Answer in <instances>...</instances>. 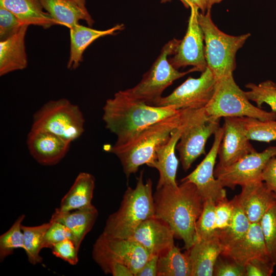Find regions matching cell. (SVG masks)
Returning a JSON list of instances; mask_svg holds the SVG:
<instances>
[{"label": "cell", "instance_id": "6da1fadb", "mask_svg": "<svg viewBox=\"0 0 276 276\" xmlns=\"http://www.w3.org/2000/svg\"><path fill=\"white\" fill-rule=\"evenodd\" d=\"M181 182L176 187L165 185L156 189L153 195L155 217L169 225L188 250L195 243L196 223L204 200L194 184Z\"/></svg>", "mask_w": 276, "mask_h": 276}, {"label": "cell", "instance_id": "7dc6e473", "mask_svg": "<svg viewBox=\"0 0 276 276\" xmlns=\"http://www.w3.org/2000/svg\"><path fill=\"white\" fill-rule=\"evenodd\" d=\"M222 0H206L207 10H211L212 7L215 4L220 3Z\"/></svg>", "mask_w": 276, "mask_h": 276}, {"label": "cell", "instance_id": "2e32d148", "mask_svg": "<svg viewBox=\"0 0 276 276\" xmlns=\"http://www.w3.org/2000/svg\"><path fill=\"white\" fill-rule=\"evenodd\" d=\"M174 237L169 225L154 216L142 222L129 238L141 244L150 255L159 256L175 245Z\"/></svg>", "mask_w": 276, "mask_h": 276}, {"label": "cell", "instance_id": "f907efd6", "mask_svg": "<svg viewBox=\"0 0 276 276\" xmlns=\"http://www.w3.org/2000/svg\"><path fill=\"white\" fill-rule=\"evenodd\" d=\"M274 196H275V199H276V195H275V194Z\"/></svg>", "mask_w": 276, "mask_h": 276}, {"label": "cell", "instance_id": "f546056e", "mask_svg": "<svg viewBox=\"0 0 276 276\" xmlns=\"http://www.w3.org/2000/svg\"><path fill=\"white\" fill-rule=\"evenodd\" d=\"M233 199L234 211L229 225L225 229L217 230V234L223 250L243 237L251 225L236 198L234 197Z\"/></svg>", "mask_w": 276, "mask_h": 276}, {"label": "cell", "instance_id": "60d3db41", "mask_svg": "<svg viewBox=\"0 0 276 276\" xmlns=\"http://www.w3.org/2000/svg\"><path fill=\"white\" fill-rule=\"evenodd\" d=\"M227 259L224 260L220 257V255L219 256L214 265L213 275L246 276L244 267L228 258Z\"/></svg>", "mask_w": 276, "mask_h": 276}, {"label": "cell", "instance_id": "7bdbcfd3", "mask_svg": "<svg viewBox=\"0 0 276 276\" xmlns=\"http://www.w3.org/2000/svg\"><path fill=\"white\" fill-rule=\"evenodd\" d=\"M262 180L276 195V158H270L266 164L262 174Z\"/></svg>", "mask_w": 276, "mask_h": 276}, {"label": "cell", "instance_id": "cb8c5ba5", "mask_svg": "<svg viewBox=\"0 0 276 276\" xmlns=\"http://www.w3.org/2000/svg\"><path fill=\"white\" fill-rule=\"evenodd\" d=\"M102 234L111 251L131 270L134 276L153 256L141 244L131 239L111 238Z\"/></svg>", "mask_w": 276, "mask_h": 276}, {"label": "cell", "instance_id": "f35d334b", "mask_svg": "<svg viewBox=\"0 0 276 276\" xmlns=\"http://www.w3.org/2000/svg\"><path fill=\"white\" fill-rule=\"evenodd\" d=\"M51 250L54 256L70 265H76L78 262L79 250L70 239H66L55 244Z\"/></svg>", "mask_w": 276, "mask_h": 276}, {"label": "cell", "instance_id": "b9f144b4", "mask_svg": "<svg viewBox=\"0 0 276 276\" xmlns=\"http://www.w3.org/2000/svg\"><path fill=\"white\" fill-rule=\"evenodd\" d=\"M275 265L269 258L254 259L244 267L246 276H270Z\"/></svg>", "mask_w": 276, "mask_h": 276}, {"label": "cell", "instance_id": "836d02e7", "mask_svg": "<svg viewBox=\"0 0 276 276\" xmlns=\"http://www.w3.org/2000/svg\"><path fill=\"white\" fill-rule=\"evenodd\" d=\"M215 207L213 201L204 200L203 210L196 223L195 241L209 239L217 235Z\"/></svg>", "mask_w": 276, "mask_h": 276}, {"label": "cell", "instance_id": "8fae6325", "mask_svg": "<svg viewBox=\"0 0 276 276\" xmlns=\"http://www.w3.org/2000/svg\"><path fill=\"white\" fill-rule=\"evenodd\" d=\"M276 156V146H270L262 151H255L233 164L223 167L217 166L214 176L223 187L234 189L237 185L262 180L263 170L268 161Z\"/></svg>", "mask_w": 276, "mask_h": 276}, {"label": "cell", "instance_id": "ba28073f", "mask_svg": "<svg viewBox=\"0 0 276 276\" xmlns=\"http://www.w3.org/2000/svg\"><path fill=\"white\" fill-rule=\"evenodd\" d=\"M84 123L79 107L62 98L49 101L38 109L31 129L49 132L72 143L84 132Z\"/></svg>", "mask_w": 276, "mask_h": 276}, {"label": "cell", "instance_id": "ffe728a7", "mask_svg": "<svg viewBox=\"0 0 276 276\" xmlns=\"http://www.w3.org/2000/svg\"><path fill=\"white\" fill-rule=\"evenodd\" d=\"M124 28L123 24H118L107 30H98L79 24L70 29V52L67 68L75 70L79 66L85 50L95 40L102 37L113 35Z\"/></svg>", "mask_w": 276, "mask_h": 276}, {"label": "cell", "instance_id": "d6a6232c", "mask_svg": "<svg viewBox=\"0 0 276 276\" xmlns=\"http://www.w3.org/2000/svg\"><path fill=\"white\" fill-rule=\"evenodd\" d=\"M25 217L19 216L11 227L0 236V261L12 255L17 248L24 249V239L21 226Z\"/></svg>", "mask_w": 276, "mask_h": 276}, {"label": "cell", "instance_id": "5b68a950", "mask_svg": "<svg viewBox=\"0 0 276 276\" xmlns=\"http://www.w3.org/2000/svg\"><path fill=\"white\" fill-rule=\"evenodd\" d=\"M198 19L204 36L207 67L216 80L233 74L236 67V53L250 36V33L233 36L224 33L212 20L211 10L206 13L199 12Z\"/></svg>", "mask_w": 276, "mask_h": 276}, {"label": "cell", "instance_id": "484cf974", "mask_svg": "<svg viewBox=\"0 0 276 276\" xmlns=\"http://www.w3.org/2000/svg\"><path fill=\"white\" fill-rule=\"evenodd\" d=\"M43 8L57 25L69 29L84 20L89 26L94 21L87 10L82 8L76 0H40Z\"/></svg>", "mask_w": 276, "mask_h": 276}, {"label": "cell", "instance_id": "f1b7e54d", "mask_svg": "<svg viewBox=\"0 0 276 276\" xmlns=\"http://www.w3.org/2000/svg\"><path fill=\"white\" fill-rule=\"evenodd\" d=\"M92 257L106 274L113 276H134L131 270L121 263L111 251L102 233L94 243Z\"/></svg>", "mask_w": 276, "mask_h": 276}, {"label": "cell", "instance_id": "ac0fdd59", "mask_svg": "<svg viewBox=\"0 0 276 276\" xmlns=\"http://www.w3.org/2000/svg\"><path fill=\"white\" fill-rule=\"evenodd\" d=\"M240 194L235 197L251 223L260 221L276 200L275 194L263 181L241 186Z\"/></svg>", "mask_w": 276, "mask_h": 276}, {"label": "cell", "instance_id": "4fadbf2b", "mask_svg": "<svg viewBox=\"0 0 276 276\" xmlns=\"http://www.w3.org/2000/svg\"><path fill=\"white\" fill-rule=\"evenodd\" d=\"M199 9L191 8V13L186 34L180 40L174 56L169 59L176 69L191 65L196 72H202L207 67L204 55V36L199 24Z\"/></svg>", "mask_w": 276, "mask_h": 276}, {"label": "cell", "instance_id": "7a4b0ae2", "mask_svg": "<svg viewBox=\"0 0 276 276\" xmlns=\"http://www.w3.org/2000/svg\"><path fill=\"white\" fill-rule=\"evenodd\" d=\"M179 110L171 106L149 105L131 98L125 90H120L106 101L102 119L106 128L117 136L114 144L122 145L144 128Z\"/></svg>", "mask_w": 276, "mask_h": 276}, {"label": "cell", "instance_id": "f6af8a7d", "mask_svg": "<svg viewBox=\"0 0 276 276\" xmlns=\"http://www.w3.org/2000/svg\"><path fill=\"white\" fill-rule=\"evenodd\" d=\"M193 6L198 8L202 13H205L207 10L206 0H191Z\"/></svg>", "mask_w": 276, "mask_h": 276}, {"label": "cell", "instance_id": "3957f363", "mask_svg": "<svg viewBox=\"0 0 276 276\" xmlns=\"http://www.w3.org/2000/svg\"><path fill=\"white\" fill-rule=\"evenodd\" d=\"M185 109L144 128L129 142L122 145H108L104 150L119 159L128 179L144 164L151 167L158 148L169 139L172 132L182 123Z\"/></svg>", "mask_w": 276, "mask_h": 276}, {"label": "cell", "instance_id": "d6986e66", "mask_svg": "<svg viewBox=\"0 0 276 276\" xmlns=\"http://www.w3.org/2000/svg\"><path fill=\"white\" fill-rule=\"evenodd\" d=\"M185 114L186 109L181 124L172 132L168 141L160 146L156 151V159L151 167L159 172L156 189L165 185L178 186L176 177L179 161L175 152L183 128Z\"/></svg>", "mask_w": 276, "mask_h": 276}, {"label": "cell", "instance_id": "8992f818", "mask_svg": "<svg viewBox=\"0 0 276 276\" xmlns=\"http://www.w3.org/2000/svg\"><path fill=\"white\" fill-rule=\"evenodd\" d=\"M180 40L173 38L166 43L140 82L133 87L124 90L125 93L135 100L155 106L165 89L174 81L196 72L194 67L186 72H179L170 62L169 57L175 54Z\"/></svg>", "mask_w": 276, "mask_h": 276}, {"label": "cell", "instance_id": "44dd1931", "mask_svg": "<svg viewBox=\"0 0 276 276\" xmlns=\"http://www.w3.org/2000/svg\"><path fill=\"white\" fill-rule=\"evenodd\" d=\"M223 248L217 234L212 238L198 240L188 251L191 265V276L213 275L215 263Z\"/></svg>", "mask_w": 276, "mask_h": 276}, {"label": "cell", "instance_id": "83f0119b", "mask_svg": "<svg viewBox=\"0 0 276 276\" xmlns=\"http://www.w3.org/2000/svg\"><path fill=\"white\" fill-rule=\"evenodd\" d=\"M192 265L188 251L182 253L174 245L159 256L157 276H191Z\"/></svg>", "mask_w": 276, "mask_h": 276}, {"label": "cell", "instance_id": "9c48e42d", "mask_svg": "<svg viewBox=\"0 0 276 276\" xmlns=\"http://www.w3.org/2000/svg\"><path fill=\"white\" fill-rule=\"evenodd\" d=\"M219 121V119L210 118L204 108L186 109L183 128L176 146L185 171L188 170L199 156L205 154L206 142L220 127Z\"/></svg>", "mask_w": 276, "mask_h": 276}, {"label": "cell", "instance_id": "5bb4252c", "mask_svg": "<svg viewBox=\"0 0 276 276\" xmlns=\"http://www.w3.org/2000/svg\"><path fill=\"white\" fill-rule=\"evenodd\" d=\"M224 131L218 155L217 166L226 167L256 150L247 139L241 117L224 118Z\"/></svg>", "mask_w": 276, "mask_h": 276}, {"label": "cell", "instance_id": "8d00e7d4", "mask_svg": "<svg viewBox=\"0 0 276 276\" xmlns=\"http://www.w3.org/2000/svg\"><path fill=\"white\" fill-rule=\"evenodd\" d=\"M24 25L11 12L0 7V40H5L17 33Z\"/></svg>", "mask_w": 276, "mask_h": 276}, {"label": "cell", "instance_id": "681fc988", "mask_svg": "<svg viewBox=\"0 0 276 276\" xmlns=\"http://www.w3.org/2000/svg\"><path fill=\"white\" fill-rule=\"evenodd\" d=\"M274 85L275 87L276 88V83L274 82Z\"/></svg>", "mask_w": 276, "mask_h": 276}, {"label": "cell", "instance_id": "74e56055", "mask_svg": "<svg viewBox=\"0 0 276 276\" xmlns=\"http://www.w3.org/2000/svg\"><path fill=\"white\" fill-rule=\"evenodd\" d=\"M50 222L52 224L44 235L42 245V248L51 249L55 244L66 239L73 240L72 234L65 225L57 221Z\"/></svg>", "mask_w": 276, "mask_h": 276}, {"label": "cell", "instance_id": "277c9868", "mask_svg": "<svg viewBox=\"0 0 276 276\" xmlns=\"http://www.w3.org/2000/svg\"><path fill=\"white\" fill-rule=\"evenodd\" d=\"M155 216L152 181L143 180V170L134 188L128 187L118 210L106 220L103 234L115 238L127 239L144 221Z\"/></svg>", "mask_w": 276, "mask_h": 276}, {"label": "cell", "instance_id": "bcb514c9", "mask_svg": "<svg viewBox=\"0 0 276 276\" xmlns=\"http://www.w3.org/2000/svg\"><path fill=\"white\" fill-rule=\"evenodd\" d=\"M171 1L172 0H160V2L161 3H166L167 2H169ZM179 1L182 3L184 6L187 8H191L192 7H193L191 0H179Z\"/></svg>", "mask_w": 276, "mask_h": 276}, {"label": "cell", "instance_id": "30bf717a", "mask_svg": "<svg viewBox=\"0 0 276 276\" xmlns=\"http://www.w3.org/2000/svg\"><path fill=\"white\" fill-rule=\"evenodd\" d=\"M216 81L207 67L199 78L189 77L169 95L162 97L155 106H171L178 110L203 108L214 94Z\"/></svg>", "mask_w": 276, "mask_h": 276}, {"label": "cell", "instance_id": "7402d4cb", "mask_svg": "<svg viewBox=\"0 0 276 276\" xmlns=\"http://www.w3.org/2000/svg\"><path fill=\"white\" fill-rule=\"evenodd\" d=\"M28 26L23 25L17 33L0 41L1 76L27 66L25 40Z\"/></svg>", "mask_w": 276, "mask_h": 276}, {"label": "cell", "instance_id": "c3c4849f", "mask_svg": "<svg viewBox=\"0 0 276 276\" xmlns=\"http://www.w3.org/2000/svg\"><path fill=\"white\" fill-rule=\"evenodd\" d=\"M80 6L84 9L87 10L85 7L86 0H76Z\"/></svg>", "mask_w": 276, "mask_h": 276}, {"label": "cell", "instance_id": "d590c367", "mask_svg": "<svg viewBox=\"0 0 276 276\" xmlns=\"http://www.w3.org/2000/svg\"><path fill=\"white\" fill-rule=\"evenodd\" d=\"M268 256L276 265V200L260 221Z\"/></svg>", "mask_w": 276, "mask_h": 276}, {"label": "cell", "instance_id": "ab89813d", "mask_svg": "<svg viewBox=\"0 0 276 276\" xmlns=\"http://www.w3.org/2000/svg\"><path fill=\"white\" fill-rule=\"evenodd\" d=\"M234 211V200L227 198L216 203V229L222 230L229 225Z\"/></svg>", "mask_w": 276, "mask_h": 276}, {"label": "cell", "instance_id": "4dcf8cb0", "mask_svg": "<svg viewBox=\"0 0 276 276\" xmlns=\"http://www.w3.org/2000/svg\"><path fill=\"white\" fill-rule=\"evenodd\" d=\"M51 224V222L49 221L36 226H29L22 224L21 226L24 239V250L28 261L33 265L42 261L40 252L42 249L44 235Z\"/></svg>", "mask_w": 276, "mask_h": 276}, {"label": "cell", "instance_id": "52a82bcc", "mask_svg": "<svg viewBox=\"0 0 276 276\" xmlns=\"http://www.w3.org/2000/svg\"><path fill=\"white\" fill-rule=\"evenodd\" d=\"M212 119L229 117H247L262 121L275 120L276 112H268L253 105L245 91L236 84L233 74L217 80L214 94L204 108Z\"/></svg>", "mask_w": 276, "mask_h": 276}, {"label": "cell", "instance_id": "9a60e30c", "mask_svg": "<svg viewBox=\"0 0 276 276\" xmlns=\"http://www.w3.org/2000/svg\"><path fill=\"white\" fill-rule=\"evenodd\" d=\"M71 143L51 132L32 129L27 140L30 154L43 166H53L59 163L67 153Z\"/></svg>", "mask_w": 276, "mask_h": 276}, {"label": "cell", "instance_id": "e0dca14e", "mask_svg": "<svg viewBox=\"0 0 276 276\" xmlns=\"http://www.w3.org/2000/svg\"><path fill=\"white\" fill-rule=\"evenodd\" d=\"M221 255L243 267L254 259L269 258L260 222L251 223L245 235L224 249Z\"/></svg>", "mask_w": 276, "mask_h": 276}, {"label": "cell", "instance_id": "ee69618b", "mask_svg": "<svg viewBox=\"0 0 276 276\" xmlns=\"http://www.w3.org/2000/svg\"><path fill=\"white\" fill-rule=\"evenodd\" d=\"M158 258V255L152 256L135 276H157Z\"/></svg>", "mask_w": 276, "mask_h": 276}, {"label": "cell", "instance_id": "7c38bea8", "mask_svg": "<svg viewBox=\"0 0 276 276\" xmlns=\"http://www.w3.org/2000/svg\"><path fill=\"white\" fill-rule=\"evenodd\" d=\"M223 131V126L217 129L209 153L191 173L181 180L194 184L204 200H211L215 203L226 198V190L214 176V166Z\"/></svg>", "mask_w": 276, "mask_h": 276}, {"label": "cell", "instance_id": "e575fe53", "mask_svg": "<svg viewBox=\"0 0 276 276\" xmlns=\"http://www.w3.org/2000/svg\"><path fill=\"white\" fill-rule=\"evenodd\" d=\"M245 87L249 90L245 91L249 100L255 102L257 107L261 108L263 103H266L276 112V88L274 82L267 80L258 85L248 83Z\"/></svg>", "mask_w": 276, "mask_h": 276}, {"label": "cell", "instance_id": "d4e9b609", "mask_svg": "<svg viewBox=\"0 0 276 276\" xmlns=\"http://www.w3.org/2000/svg\"><path fill=\"white\" fill-rule=\"evenodd\" d=\"M0 7L11 12L23 25H35L48 29L57 25L43 10L40 0H0Z\"/></svg>", "mask_w": 276, "mask_h": 276}, {"label": "cell", "instance_id": "603a6c76", "mask_svg": "<svg viewBox=\"0 0 276 276\" xmlns=\"http://www.w3.org/2000/svg\"><path fill=\"white\" fill-rule=\"evenodd\" d=\"M98 215L97 209L91 206L66 212L55 210L49 221L65 225L71 231L73 240L79 250L82 241L92 229Z\"/></svg>", "mask_w": 276, "mask_h": 276}, {"label": "cell", "instance_id": "1f68e13d", "mask_svg": "<svg viewBox=\"0 0 276 276\" xmlns=\"http://www.w3.org/2000/svg\"><path fill=\"white\" fill-rule=\"evenodd\" d=\"M245 134L249 140L269 142L276 140V121L241 117Z\"/></svg>", "mask_w": 276, "mask_h": 276}, {"label": "cell", "instance_id": "4316f807", "mask_svg": "<svg viewBox=\"0 0 276 276\" xmlns=\"http://www.w3.org/2000/svg\"><path fill=\"white\" fill-rule=\"evenodd\" d=\"M95 185V178L93 175L80 172L55 210L66 212L91 206Z\"/></svg>", "mask_w": 276, "mask_h": 276}]
</instances>
